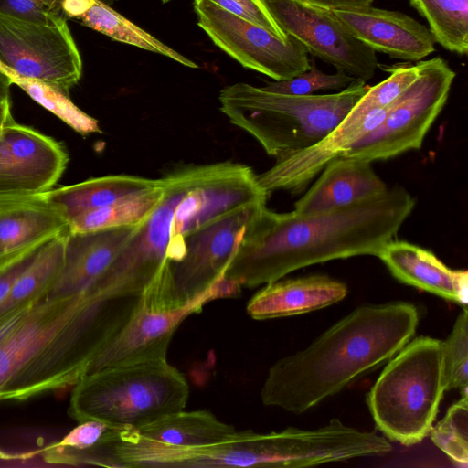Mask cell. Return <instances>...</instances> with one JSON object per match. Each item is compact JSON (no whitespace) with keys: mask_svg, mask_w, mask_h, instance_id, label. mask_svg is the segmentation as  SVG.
<instances>
[{"mask_svg":"<svg viewBox=\"0 0 468 468\" xmlns=\"http://www.w3.org/2000/svg\"><path fill=\"white\" fill-rule=\"evenodd\" d=\"M416 205L394 186L361 202L323 213H277L261 206L244 229L224 278L255 287L296 270L360 255L378 256Z\"/></svg>","mask_w":468,"mask_h":468,"instance_id":"1","label":"cell"},{"mask_svg":"<svg viewBox=\"0 0 468 468\" xmlns=\"http://www.w3.org/2000/svg\"><path fill=\"white\" fill-rule=\"evenodd\" d=\"M141 295L94 294L32 305L0 346V401L73 386L133 318Z\"/></svg>","mask_w":468,"mask_h":468,"instance_id":"2","label":"cell"},{"mask_svg":"<svg viewBox=\"0 0 468 468\" xmlns=\"http://www.w3.org/2000/svg\"><path fill=\"white\" fill-rule=\"evenodd\" d=\"M161 180L159 202L96 282L97 292L144 295L163 267L181 258L190 234L269 196L250 166L230 161L181 166Z\"/></svg>","mask_w":468,"mask_h":468,"instance_id":"3","label":"cell"},{"mask_svg":"<svg viewBox=\"0 0 468 468\" xmlns=\"http://www.w3.org/2000/svg\"><path fill=\"white\" fill-rule=\"evenodd\" d=\"M420 320L408 302L362 305L304 349L276 361L261 390L265 406L301 414L394 356Z\"/></svg>","mask_w":468,"mask_h":468,"instance_id":"4","label":"cell"},{"mask_svg":"<svg viewBox=\"0 0 468 468\" xmlns=\"http://www.w3.org/2000/svg\"><path fill=\"white\" fill-rule=\"evenodd\" d=\"M369 87L357 80L335 93L287 95L239 82L222 89L218 99L231 123L280 159L323 140Z\"/></svg>","mask_w":468,"mask_h":468,"instance_id":"5","label":"cell"},{"mask_svg":"<svg viewBox=\"0 0 468 468\" xmlns=\"http://www.w3.org/2000/svg\"><path fill=\"white\" fill-rule=\"evenodd\" d=\"M188 396L186 378L166 359L134 362L84 375L73 385L68 414L129 431L183 410Z\"/></svg>","mask_w":468,"mask_h":468,"instance_id":"6","label":"cell"},{"mask_svg":"<svg viewBox=\"0 0 468 468\" xmlns=\"http://www.w3.org/2000/svg\"><path fill=\"white\" fill-rule=\"evenodd\" d=\"M445 390L443 341L421 335L389 359L367 404L386 438L411 446L429 435Z\"/></svg>","mask_w":468,"mask_h":468,"instance_id":"7","label":"cell"},{"mask_svg":"<svg viewBox=\"0 0 468 468\" xmlns=\"http://www.w3.org/2000/svg\"><path fill=\"white\" fill-rule=\"evenodd\" d=\"M263 205L240 207L190 234L181 258L164 266L145 292V306L154 312L176 310L209 291L223 278L245 227Z\"/></svg>","mask_w":468,"mask_h":468,"instance_id":"8","label":"cell"},{"mask_svg":"<svg viewBox=\"0 0 468 468\" xmlns=\"http://www.w3.org/2000/svg\"><path fill=\"white\" fill-rule=\"evenodd\" d=\"M390 75L369 87L338 125L317 144L276 159L257 180L269 195L277 190L302 192L330 161L340 156L352 144L373 130L383 120L388 105L417 77V65L392 66Z\"/></svg>","mask_w":468,"mask_h":468,"instance_id":"9","label":"cell"},{"mask_svg":"<svg viewBox=\"0 0 468 468\" xmlns=\"http://www.w3.org/2000/svg\"><path fill=\"white\" fill-rule=\"evenodd\" d=\"M416 65V79L388 105L380 123L352 144L342 156L372 163L421 147L448 100L455 72L441 57L420 60Z\"/></svg>","mask_w":468,"mask_h":468,"instance_id":"10","label":"cell"},{"mask_svg":"<svg viewBox=\"0 0 468 468\" xmlns=\"http://www.w3.org/2000/svg\"><path fill=\"white\" fill-rule=\"evenodd\" d=\"M0 71L69 92L81 77L82 62L67 22L47 25L0 14Z\"/></svg>","mask_w":468,"mask_h":468,"instance_id":"11","label":"cell"},{"mask_svg":"<svg viewBox=\"0 0 468 468\" xmlns=\"http://www.w3.org/2000/svg\"><path fill=\"white\" fill-rule=\"evenodd\" d=\"M194 8L201 29L243 67L275 81L292 79L310 69L308 52L293 37L282 40L206 0H195Z\"/></svg>","mask_w":468,"mask_h":468,"instance_id":"12","label":"cell"},{"mask_svg":"<svg viewBox=\"0 0 468 468\" xmlns=\"http://www.w3.org/2000/svg\"><path fill=\"white\" fill-rule=\"evenodd\" d=\"M287 36L308 53L357 80L372 79L378 67L376 52L356 39L327 9L304 0H261Z\"/></svg>","mask_w":468,"mask_h":468,"instance_id":"13","label":"cell"},{"mask_svg":"<svg viewBox=\"0 0 468 468\" xmlns=\"http://www.w3.org/2000/svg\"><path fill=\"white\" fill-rule=\"evenodd\" d=\"M235 294V286L220 279L209 291L183 308L154 312L144 302L129 324L92 359L85 375L123 364L166 359L172 337L187 316L199 313L210 301L233 298Z\"/></svg>","mask_w":468,"mask_h":468,"instance_id":"14","label":"cell"},{"mask_svg":"<svg viewBox=\"0 0 468 468\" xmlns=\"http://www.w3.org/2000/svg\"><path fill=\"white\" fill-rule=\"evenodd\" d=\"M68 162L60 143L15 122L0 134V198L48 191Z\"/></svg>","mask_w":468,"mask_h":468,"instance_id":"15","label":"cell"},{"mask_svg":"<svg viewBox=\"0 0 468 468\" xmlns=\"http://www.w3.org/2000/svg\"><path fill=\"white\" fill-rule=\"evenodd\" d=\"M327 10L356 39L375 52L420 61L435 49L430 29L404 13L371 5Z\"/></svg>","mask_w":468,"mask_h":468,"instance_id":"16","label":"cell"},{"mask_svg":"<svg viewBox=\"0 0 468 468\" xmlns=\"http://www.w3.org/2000/svg\"><path fill=\"white\" fill-rule=\"evenodd\" d=\"M139 225L88 232L69 230L62 271L46 299L92 294L96 282Z\"/></svg>","mask_w":468,"mask_h":468,"instance_id":"17","label":"cell"},{"mask_svg":"<svg viewBox=\"0 0 468 468\" xmlns=\"http://www.w3.org/2000/svg\"><path fill=\"white\" fill-rule=\"evenodd\" d=\"M307 192L294 204L300 215L345 207L385 192L388 186L371 162L338 156L326 165Z\"/></svg>","mask_w":468,"mask_h":468,"instance_id":"18","label":"cell"},{"mask_svg":"<svg viewBox=\"0 0 468 468\" xmlns=\"http://www.w3.org/2000/svg\"><path fill=\"white\" fill-rule=\"evenodd\" d=\"M377 257L400 282L466 306V270L451 269L432 251L403 240L388 242Z\"/></svg>","mask_w":468,"mask_h":468,"instance_id":"19","label":"cell"},{"mask_svg":"<svg viewBox=\"0 0 468 468\" xmlns=\"http://www.w3.org/2000/svg\"><path fill=\"white\" fill-rule=\"evenodd\" d=\"M347 292L346 283L327 275L280 279L258 291L246 310L256 320L299 315L335 304Z\"/></svg>","mask_w":468,"mask_h":468,"instance_id":"20","label":"cell"},{"mask_svg":"<svg viewBox=\"0 0 468 468\" xmlns=\"http://www.w3.org/2000/svg\"><path fill=\"white\" fill-rule=\"evenodd\" d=\"M68 229L66 219L42 193L0 198V259Z\"/></svg>","mask_w":468,"mask_h":468,"instance_id":"21","label":"cell"},{"mask_svg":"<svg viewBox=\"0 0 468 468\" xmlns=\"http://www.w3.org/2000/svg\"><path fill=\"white\" fill-rule=\"evenodd\" d=\"M159 179L133 175H111L86 181L51 188L42 193L69 221L76 216L112 204L125 197L156 187Z\"/></svg>","mask_w":468,"mask_h":468,"instance_id":"22","label":"cell"},{"mask_svg":"<svg viewBox=\"0 0 468 468\" xmlns=\"http://www.w3.org/2000/svg\"><path fill=\"white\" fill-rule=\"evenodd\" d=\"M68 231L48 240L18 276L0 304V319L46 298L63 268Z\"/></svg>","mask_w":468,"mask_h":468,"instance_id":"23","label":"cell"},{"mask_svg":"<svg viewBox=\"0 0 468 468\" xmlns=\"http://www.w3.org/2000/svg\"><path fill=\"white\" fill-rule=\"evenodd\" d=\"M79 19L84 26L113 40L161 54L188 68H198L194 61L126 19L108 5L97 0Z\"/></svg>","mask_w":468,"mask_h":468,"instance_id":"24","label":"cell"},{"mask_svg":"<svg viewBox=\"0 0 468 468\" xmlns=\"http://www.w3.org/2000/svg\"><path fill=\"white\" fill-rule=\"evenodd\" d=\"M163 193L162 180L154 188L125 197L108 206L81 213L69 221L70 232L136 226L153 211Z\"/></svg>","mask_w":468,"mask_h":468,"instance_id":"25","label":"cell"},{"mask_svg":"<svg viewBox=\"0 0 468 468\" xmlns=\"http://www.w3.org/2000/svg\"><path fill=\"white\" fill-rule=\"evenodd\" d=\"M435 40L458 55L468 51V0H410Z\"/></svg>","mask_w":468,"mask_h":468,"instance_id":"26","label":"cell"},{"mask_svg":"<svg viewBox=\"0 0 468 468\" xmlns=\"http://www.w3.org/2000/svg\"><path fill=\"white\" fill-rule=\"evenodd\" d=\"M12 84H16L35 101L55 114L70 128L82 135L101 132L97 120L78 108L69 99V92L54 87L6 74Z\"/></svg>","mask_w":468,"mask_h":468,"instance_id":"27","label":"cell"},{"mask_svg":"<svg viewBox=\"0 0 468 468\" xmlns=\"http://www.w3.org/2000/svg\"><path fill=\"white\" fill-rule=\"evenodd\" d=\"M432 442L459 466L468 465V394L452 404L445 416L432 426Z\"/></svg>","mask_w":468,"mask_h":468,"instance_id":"28","label":"cell"},{"mask_svg":"<svg viewBox=\"0 0 468 468\" xmlns=\"http://www.w3.org/2000/svg\"><path fill=\"white\" fill-rule=\"evenodd\" d=\"M444 371L447 390L457 388L468 394V311L463 306L452 332L443 341Z\"/></svg>","mask_w":468,"mask_h":468,"instance_id":"29","label":"cell"},{"mask_svg":"<svg viewBox=\"0 0 468 468\" xmlns=\"http://www.w3.org/2000/svg\"><path fill=\"white\" fill-rule=\"evenodd\" d=\"M357 81L355 78L337 71L326 74L314 65L295 77L279 81H272L261 87L263 90L287 95H312L318 90H344Z\"/></svg>","mask_w":468,"mask_h":468,"instance_id":"30","label":"cell"},{"mask_svg":"<svg viewBox=\"0 0 468 468\" xmlns=\"http://www.w3.org/2000/svg\"><path fill=\"white\" fill-rule=\"evenodd\" d=\"M63 0H0V14L34 23L57 25L67 22Z\"/></svg>","mask_w":468,"mask_h":468,"instance_id":"31","label":"cell"},{"mask_svg":"<svg viewBox=\"0 0 468 468\" xmlns=\"http://www.w3.org/2000/svg\"><path fill=\"white\" fill-rule=\"evenodd\" d=\"M224 10L273 33L282 40L288 37L279 27L261 0H206Z\"/></svg>","mask_w":468,"mask_h":468,"instance_id":"32","label":"cell"},{"mask_svg":"<svg viewBox=\"0 0 468 468\" xmlns=\"http://www.w3.org/2000/svg\"><path fill=\"white\" fill-rule=\"evenodd\" d=\"M48 241L36 242L0 259V304L8 295L18 276Z\"/></svg>","mask_w":468,"mask_h":468,"instance_id":"33","label":"cell"},{"mask_svg":"<svg viewBox=\"0 0 468 468\" xmlns=\"http://www.w3.org/2000/svg\"><path fill=\"white\" fill-rule=\"evenodd\" d=\"M109 428L97 420L79 422L61 441L52 445L71 451H84L100 443Z\"/></svg>","mask_w":468,"mask_h":468,"instance_id":"34","label":"cell"},{"mask_svg":"<svg viewBox=\"0 0 468 468\" xmlns=\"http://www.w3.org/2000/svg\"><path fill=\"white\" fill-rule=\"evenodd\" d=\"M324 9L352 8L371 5L373 0H304Z\"/></svg>","mask_w":468,"mask_h":468,"instance_id":"35","label":"cell"},{"mask_svg":"<svg viewBox=\"0 0 468 468\" xmlns=\"http://www.w3.org/2000/svg\"><path fill=\"white\" fill-rule=\"evenodd\" d=\"M30 307L14 312L0 319V346L17 326Z\"/></svg>","mask_w":468,"mask_h":468,"instance_id":"36","label":"cell"},{"mask_svg":"<svg viewBox=\"0 0 468 468\" xmlns=\"http://www.w3.org/2000/svg\"><path fill=\"white\" fill-rule=\"evenodd\" d=\"M95 0H63L62 9L69 18L79 19L94 3Z\"/></svg>","mask_w":468,"mask_h":468,"instance_id":"37","label":"cell"},{"mask_svg":"<svg viewBox=\"0 0 468 468\" xmlns=\"http://www.w3.org/2000/svg\"><path fill=\"white\" fill-rule=\"evenodd\" d=\"M15 122L11 113L9 99H0V134L2 132Z\"/></svg>","mask_w":468,"mask_h":468,"instance_id":"38","label":"cell"},{"mask_svg":"<svg viewBox=\"0 0 468 468\" xmlns=\"http://www.w3.org/2000/svg\"><path fill=\"white\" fill-rule=\"evenodd\" d=\"M12 85L10 78L0 71V99H9V90Z\"/></svg>","mask_w":468,"mask_h":468,"instance_id":"39","label":"cell"},{"mask_svg":"<svg viewBox=\"0 0 468 468\" xmlns=\"http://www.w3.org/2000/svg\"><path fill=\"white\" fill-rule=\"evenodd\" d=\"M97 1H99V2H101V3H103V4H105V5H110L113 4V2H115V1H117V0H97Z\"/></svg>","mask_w":468,"mask_h":468,"instance_id":"40","label":"cell"},{"mask_svg":"<svg viewBox=\"0 0 468 468\" xmlns=\"http://www.w3.org/2000/svg\"><path fill=\"white\" fill-rule=\"evenodd\" d=\"M161 1H162V3H164V4H165V3H167V2H169V1H171V0H161Z\"/></svg>","mask_w":468,"mask_h":468,"instance_id":"41","label":"cell"}]
</instances>
